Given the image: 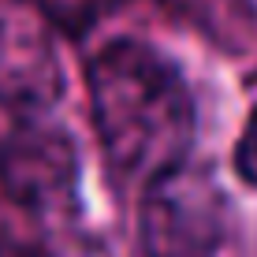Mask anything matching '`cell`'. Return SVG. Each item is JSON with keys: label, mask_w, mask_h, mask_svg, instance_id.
Masks as SVG:
<instances>
[{"label": "cell", "mask_w": 257, "mask_h": 257, "mask_svg": "<svg viewBox=\"0 0 257 257\" xmlns=\"http://www.w3.org/2000/svg\"><path fill=\"white\" fill-rule=\"evenodd\" d=\"M231 227V201L205 164L183 161L142 194L138 235L146 257H216Z\"/></svg>", "instance_id": "obj_2"}, {"label": "cell", "mask_w": 257, "mask_h": 257, "mask_svg": "<svg viewBox=\"0 0 257 257\" xmlns=\"http://www.w3.org/2000/svg\"><path fill=\"white\" fill-rule=\"evenodd\" d=\"M93 131L104 161L123 179H153L190 157L198 104L190 82L164 49L116 38L86 67Z\"/></svg>", "instance_id": "obj_1"}, {"label": "cell", "mask_w": 257, "mask_h": 257, "mask_svg": "<svg viewBox=\"0 0 257 257\" xmlns=\"http://www.w3.org/2000/svg\"><path fill=\"white\" fill-rule=\"evenodd\" d=\"M0 190L26 212L64 216L82 205V153L71 131L41 116H19L0 138Z\"/></svg>", "instance_id": "obj_3"}, {"label": "cell", "mask_w": 257, "mask_h": 257, "mask_svg": "<svg viewBox=\"0 0 257 257\" xmlns=\"http://www.w3.org/2000/svg\"><path fill=\"white\" fill-rule=\"evenodd\" d=\"M235 172L242 175L250 187H257V108L250 123L242 127V135H238V146H235Z\"/></svg>", "instance_id": "obj_6"}, {"label": "cell", "mask_w": 257, "mask_h": 257, "mask_svg": "<svg viewBox=\"0 0 257 257\" xmlns=\"http://www.w3.org/2000/svg\"><path fill=\"white\" fill-rule=\"evenodd\" d=\"M116 4L119 0H30V8L41 19L60 26L71 38H82V34L90 30L101 15H108Z\"/></svg>", "instance_id": "obj_5"}, {"label": "cell", "mask_w": 257, "mask_h": 257, "mask_svg": "<svg viewBox=\"0 0 257 257\" xmlns=\"http://www.w3.org/2000/svg\"><path fill=\"white\" fill-rule=\"evenodd\" d=\"M64 64L49 23L23 0H0V104L41 116L64 97Z\"/></svg>", "instance_id": "obj_4"}]
</instances>
